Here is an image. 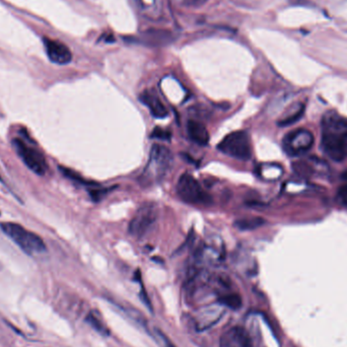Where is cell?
<instances>
[{
  "label": "cell",
  "mask_w": 347,
  "mask_h": 347,
  "mask_svg": "<svg viewBox=\"0 0 347 347\" xmlns=\"http://www.w3.org/2000/svg\"><path fill=\"white\" fill-rule=\"evenodd\" d=\"M205 1H207V0H190V4H193V5H200V4L204 3Z\"/></svg>",
  "instance_id": "23"
},
{
  "label": "cell",
  "mask_w": 347,
  "mask_h": 347,
  "mask_svg": "<svg viewBox=\"0 0 347 347\" xmlns=\"http://www.w3.org/2000/svg\"><path fill=\"white\" fill-rule=\"evenodd\" d=\"M139 99L144 105H146L149 108L151 115L154 118L164 119L169 115V112H168L167 108L165 107V105L152 92H149V91L144 92L140 95Z\"/></svg>",
  "instance_id": "11"
},
{
  "label": "cell",
  "mask_w": 347,
  "mask_h": 347,
  "mask_svg": "<svg viewBox=\"0 0 347 347\" xmlns=\"http://www.w3.org/2000/svg\"><path fill=\"white\" fill-rule=\"evenodd\" d=\"M313 133L304 128L296 129L288 133L283 140L282 147L285 153L290 156L296 157L305 154L314 146Z\"/></svg>",
  "instance_id": "8"
},
{
  "label": "cell",
  "mask_w": 347,
  "mask_h": 347,
  "mask_svg": "<svg viewBox=\"0 0 347 347\" xmlns=\"http://www.w3.org/2000/svg\"><path fill=\"white\" fill-rule=\"evenodd\" d=\"M337 197L339 199L340 203L347 207V185L341 186L338 190Z\"/></svg>",
  "instance_id": "21"
},
{
  "label": "cell",
  "mask_w": 347,
  "mask_h": 347,
  "mask_svg": "<svg viewBox=\"0 0 347 347\" xmlns=\"http://www.w3.org/2000/svg\"><path fill=\"white\" fill-rule=\"evenodd\" d=\"M189 137L199 146H207L209 142V133L206 127L199 121L189 120L187 123Z\"/></svg>",
  "instance_id": "12"
},
{
  "label": "cell",
  "mask_w": 347,
  "mask_h": 347,
  "mask_svg": "<svg viewBox=\"0 0 347 347\" xmlns=\"http://www.w3.org/2000/svg\"><path fill=\"white\" fill-rule=\"evenodd\" d=\"M174 161L171 150L161 145H153L150 149L149 162L142 175V181L147 184L158 183L172 169Z\"/></svg>",
  "instance_id": "2"
},
{
  "label": "cell",
  "mask_w": 347,
  "mask_h": 347,
  "mask_svg": "<svg viewBox=\"0 0 347 347\" xmlns=\"http://www.w3.org/2000/svg\"><path fill=\"white\" fill-rule=\"evenodd\" d=\"M87 322L100 334L103 335H109V330L105 326V324L101 322L100 318L98 315H96L95 312H92L87 317Z\"/></svg>",
  "instance_id": "16"
},
{
  "label": "cell",
  "mask_w": 347,
  "mask_h": 347,
  "mask_svg": "<svg viewBox=\"0 0 347 347\" xmlns=\"http://www.w3.org/2000/svg\"><path fill=\"white\" fill-rule=\"evenodd\" d=\"M219 301L222 304L229 308H232V309H239L242 305V298L237 294H231V295L223 296L220 298Z\"/></svg>",
  "instance_id": "17"
},
{
  "label": "cell",
  "mask_w": 347,
  "mask_h": 347,
  "mask_svg": "<svg viewBox=\"0 0 347 347\" xmlns=\"http://www.w3.org/2000/svg\"><path fill=\"white\" fill-rule=\"evenodd\" d=\"M152 337L159 347H176L172 343V341L158 329H154L152 333Z\"/></svg>",
  "instance_id": "18"
},
{
  "label": "cell",
  "mask_w": 347,
  "mask_h": 347,
  "mask_svg": "<svg viewBox=\"0 0 347 347\" xmlns=\"http://www.w3.org/2000/svg\"><path fill=\"white\" fill-rule=\"evenodd\" d=\"M220 346L253 347V342L246 329L241 326H235L222 334Z\"/></svg>",
  "instance_id": "9"
},
{
  "label": "cell",
  "mask_w": 347,
  "mask_h": 347,
  "mask_svg": "<svg viewBox=\"0 0 347 347\" xmlns=\"http://www.w3.org/2000/svg\"><path fill=\"white\" fill-rule=\"evenodd\" d=\"M157 207L155 204L142 205L129 224V233L136 239H142L152 230L157 220Z\"/></svg>",
  "instance_id": "7"
},
{
  "label": "cell",
  "mask_w": 347,
  "mask_h": 347,
  "mask_svg": "<svg viewBox=\"0 0 347 347\" xmlns=\"http://www.w3.org/2000/svg\"><path fill=\"white\" fill-rule=\"evenodd\" d=\"M321 149L334 161L347 157V119L335 111L327 112L322 118Z\"/></svg>",
  "instance_id": "1"
},
{
  "label": "cell",
  "mask_w": 347,
  "mask_h": 347,
  "mask_svg": "<svg viewBox=\"0 0 347 347\" xmlns=\"http://www.w3.org/2000/svg\"><path fill=\"white\" fill-rule=\"evenodd\" d=\"M150 137L151 138H154V139H157V140H164V141H169L171 140L172 138V135L169 131L160 128V127H155L151 134H150Z\"/></svg>",
  "instance_id": "20"
},
{
  "label": "cell",
  "mask_w": 347,
  "mask_h": 347,
  "mask_svg": "<svg viewBox=\"0 0 347 347\" xmlns=\"http://www.w3.org/2000/svg\"><path fill=\"white\" fill-rule=\"evenodd\" d=\"M148 40L153 41L154 44H160V43H166L168 39L167 33L165 31H148Z\"/></svg>",
  "instance_id": "19"
},
{
  "label": "cell",
  "mask_w": 347,
  "mask_h": 347,
  "mask_svg": "<svg viewBox=\"0 0 347 347\" xmlns=\"http://www.w3.org/2000/svg\"><path fill=\"white\" fill-rule=\"evenodd\" d=\"M1 231L28 255L43 253L46 246L41 237L14 222H2Z\"/></svg>",
  "instance_id": "3"
},
{
  "label": "cell",
  "mask_w": 347,
  "mask_h": 347,
  "mask_svg": "<svg viewBox=\"0 0 347 347\" xmlns=\"http://www.w3.org/2000/svg\"><path fill=\"white\" fill-rule=\"evenodd\" d=\"M304 108L305 107H304L303 104L298 105V107L296 108V110L294 112L289 113L287 116H284L281 120L278 121V126H281V127L290 126V125L298 122L304 113Z\"/></svg>",
  "instance_id": "14"
},
{
  "label": "cell",
  "mask_w": 347,
  "mask_h": 347,
  "mask_svg": "<svg viewBox=\"0 0 347 347\" xmlns=\"http://www.w3.org/2000/svg\"><path fill=\"white\" fill-rule=\"evenodd\" d=\"M177 193L180 198L189 204L208 205L211 203V197L204 191L198 181L187 173L179 178Z\"/></svg>",
  "instance_id": "5"
},
{
  "label": "cell",
  "mask_w": 347,
  "mask_h": 347,
  "mask_svg": "<svg viewBox=\"0 0 347 347\" xmlns=\"http://www.w3.org/2000/svg\"><path fill=\"white\" fill-rule=\"evenodd\" d=\"M44 46L50 60L53 63L59 65L68 64L72 59V54L68 47L61 42L51 40L48 38L44 39Z\"/></svg>",
  "instance_id": "10"
},
{
  "label": "cell",
  "mask_w": 347,
  "mask_h": 347,
  "mask_svg": "<svg viewBox=\"0 0 347 347\" xmlns=\"http://www.w3.org/2000/svg\"><path fill=\"white\" fill-rule=\"evenodd\" d=\"M59 170L61 171V173L63 174V176H65L66 178L74 181V182H77L81 185H86V186H97L98 184L94 183V182H90V181H87L86 179H84L80 175H78L77 173H75L74 171L68 169V168H65V167H59Z\"/></svg>",
  "instance_id": "15"
},
{
  "label": "cell",
  "mask_w": 347,
  "mask_h": 347,
  "mask_svg": "<svg viewBox=\"0 0 347 347\" xmlns=\"http://www.w3.org/2000/svg\"><path fill=\"white\" fill-rule=\"evenodd\" d=\"M105 193H106V190H96V189L90 190L91 197L94 201H99L101 197L105 195Z\"/></svg>",
  "instance_id": "22"
},
{
  "label": "cell",
  "mask_w": 347,
  "mask_h": 347,
  "mask_svg": "<svg viewBox=\"0 0 347 347\" xmlns=\"http://www.w3.org/2000/svg\"><path fill=\"white\" fill-rule=\"evenodd\" d=\"M12 146L23 162L35 174L44 176L48 170L47 161L41 151L29 146L25 139H12Z\"/></svg>",
  "instance_id": "6"
},
{
  "label": "cell",
  "mask_w": 347,
  "mask_h": 347,
  "mask_svg": "<svg viewBox=\"0 0 347 347\" xmlns=\"http://www.w3.org/2000/svg\"><path fill=\"white\" fill-rule=\"evenodd\" d=\"M217 149L229 156L242 160H248L252 155L250 137L245 131H235L228 134L218 144Z\"/></svg>",
  "instance_id": "4"
},
{
  "label": "cell",
  "mask_w": 347,
  "mask_h": 347,
  "mask_svg": "<svg viewBox=\"0 0 347 347\" xmlns=\"http://www.w3.org/2000/svg\"><path fill=\"white\" fill-rule=\"evenodd\" d=\"M265 223V220L261 217H248L235 221V227L240 231H253Z\"/></svg>",
  "instance_id": "13"
}]
</instances>
